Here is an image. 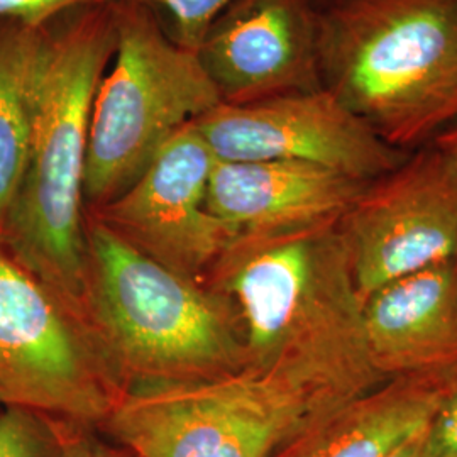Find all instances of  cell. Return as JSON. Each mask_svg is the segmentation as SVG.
I'll use <instances>...</instances> for the list:
<instances>
[{
    "label": "cell",
    "instance_id": "cell-4",
    "mask_svg": "<svg viewBox=\"0 0 457 457\" xmlns=\"http://www.w3.org/2000/svg\"><path fill=\"white\" fill-rule=\"evenodd\" d=\"M87 226L85 324L124 388L188 381L245 366L228 302L151 260L92 217Z\"/></svg>",
    "mask_w": 457,
    "mask_h": 457
},
{
    "label": "cell",
    "instance_id": "cell-8",
    "mask_svg": "<svg viewBox=\"0 0 457 457\" xmlns=\"http://www.w3.org/2000/svg\"><path fill=\"white\" fill-rule=\"evenodd\" d=\"M361 303L396 278L457 258V166L437 147L371 181L339 220Z\"/></svg>",
    "mask_w": 457,
    "mask_h": 457
},
{
    "label": "cell",
    "instance_id": "cell-11",
    "mask_svg": "<svg viewBox=\"0 0 457 457\" xmlns=\"http://www.w3.org/2000/svg\"><path fill=\"white\" fill-rule=\"evenodd\" d=\"M317 0H234L196 56L222 104L245 105L322 88Z\"/></svg>",
    "mask_w": 457,
    "mask_h": 457
},
{
    "label": "cell",
    "instance_id": "cell-6",
    "mask_svg": "<svg viewBox=\"0 0 457 457\" xmlns=\"http://www.w3.org/2000/svg\"><path fill=\"white\" fill-rule=\"evenodd\" d=\"M220 97L196 53L179 46L162 17L136 2L115 4V51L92 104L85 212L124 194L162 147Z\"/></svg>",
    "mask_w": 457,
    "mask_h": 457
},
{
    "label": "cell",
    "instance_id": "cell-23",
    "mask_svg": "<svg viewBox=\"0 0 457 457\" xmlns=\"http://www.w3.org/2000/svg\"><path fill=\"white\" fill-rule=\"evenodd\" d=\"M317 2H319V4H322V2H326V0H317Z\"/></svg>",
    "mask_w": 457,
    "mask_h": 457
},
{
    "label": "cell",
    "instance_id": "cell-2",
    "mask_svg": "<svg viewBox=\"0 0 457 457\" xmlns=\"http://www.w3.org/2000/svg\"><path fill=\"white\" fill-rule=\"evenodd\" d=\"M205 287L232 309L245 362L307 361L351 396L385 381L370 361L339 222L236 237Z\"/></svg>",
    "mask_w": 457,
    "mask_h": 457
},
{
    "label": "cell",
    "instance_id": "cell-7",
    "mask_svg": "<svg viewBox=\"0 0 457 457\" xmlns=\"http://www.w3.org/2000/svg\"><path fill=\"white\" fill-rule=\"evenodd\" d=\"M124 386L80 317L0 239V407L105 424Z\"/></svg>",
    "mask_w": 457,
    "mask_h": 457
},
{
    "label": "cell",
    "instance_id": "cell-5",
    "mask_svg": "<svg viewBox=\"0 0 457 457\" xmlns=\"http://www.w3.org/2000/svg\"><path fill=\"white\" fill-rule=\"evenodd\" d=\"M349 400L315 366L278 358L202 379L132 385L104 425L136 457H275Z\"/></svg>",
    "mask_w": 457,
    "mask_h": 457
},
{
    "label": "cell",
    "instance_id": "cell-12",
    "mask_svg": "<svg viewBox=\"0 0 457 457\" xmlns=\"http://www.w3.org/2000/svg\"><path fill=\"white\" fill-rule=\"evenodd\" d=\"M371 181L300 162H215L207 209L230 236L339 222Z\"/></svg>",
    "mask_w": 457,
    "mask_h": 457
},
{
    "label": "cell",
    "instance_id": "cell-19",
    "mask_svg": "<svg viewBox=\"0 0 457 457\" xmlns=\"http://www.w3.org/2000/svg\"><path fill=\"white\" fill-rule=\"evenodd\" d=\"M425 457H457V385L427 425Z\"/></svg>",
    "mask_w": 457,
    "mask_h": 457
},
{
    "label": "cell",
    "instance_id": "cell-16",
    "mask_svg": "<svg viewBox=\"0 0 457 457\" xmlns=\"http://www.w3.org/2000/svg\"><path fill=\"white\" fill-rule=\"evenodd\" d=\"M60 420L31 410L0 407V457H62Z\"/></svg>",
    "mask_w": 457,
    "mask_h": 457
},
{
    "label": "cell",
    "instance_id": "cell-22",
    "mask_svg": "<svg viewBox=\"0 0 457 457\" xmlns=\"http://www.w3.org/2000/svg\"><path fill=\"white\" fill-rule=\"evenodd\" d=\"M425 430H427V427L422 432L410 437L405 444H402L388 457H425Z\"/></svg>",
    "mask_w": 457,
    "mask_h": 457
},
{
    "label": "cell",
    "instance_id": "cell-15",
    "mask_svg": "<svg viewBox=\"0 0 457 457\" xmlns=\"http://www.w3.org/2000/svg\"><path fill=\"white\" fill-rule=\"evenodd\" d=\"M48 26L0 19V224L29 158L34 105Z\"/></svg>",
    "mask_w": 457,
    "mask_h": 457
},
{
    "label": "cell",
    "instance_id": "cell-20",
    "mask_svg": "<svg viewBox=\"0 0 457 457\" xmlns=\"http://www.w3.org/2000/svg\"><path fill=\"white\" fill-rule=\"evenodd\" d=\"M80 425L62 422L63 432V456L62 457H122L115 454V451L107 445L87 437L79 432Z\"/></svg>",
    "mask_w": 457,
    "mask_h": 457
},
{
    "label": "cell",
    "instance_id": "cell-21",
    "mask_svg": "<svg viewBox=\"0 0 457 457\" xmlns=\"http://www.w3.org/2000/svg\"><path fill=\"white\" fill-rule=\"evenodd\" d=\"M432 145L457 166V124L441 132Z\"/></svg>",
    "mask_w": 457,
    "mask_h": 457
},
{
    "label": "cell",
    "instance_id": "cell-1",
    "mask_svg": "<svg viewBox=\"0 0 457 457\" xmlns=\"http://www.w3.org/2000/svg\"><path fill=\"white\" fill-rule=\"evenodd\" d=\"M114 51L115 5L71 12L49 24L29 158L0 224L11 256L83 322L88 128L98 83Z\"/></svg>",
    "mask_w": 457,
    "mask_h": 457
},
{
    "label": "cell",
    "instance_id": "cell-10",
    "mask_svg": "<svg viewBox=\"0 0 457 457\" xmlns=\"http://www.w3.org/2000/svg\"><path fill=\"white\" fill-rule=\"evenodd\" d=\"M215 162L190 122L162 147L124 194L85 217L102 222L177 275L205 287L234 241L207 209Z\"/></svg>",
    "mask_w": 457,
    "mask_h": 457
},
{
    "label": "cell",
    "instance_id": "cell-3",
    "mask_svg": "<svg viewBox=\"0 0 457 457\" xmlns=\"http://www.w3.org/2000/svg\"><path fill=\"white\" fill-rule=\"evenodd\" d=\"M317 58L322 88L390 146L457 124V0H326Z\"/></svg>",
    "mask_w": 457,
    "mask_h": 457
},
{
    "label": "cell",
    "instance_id": "cell-13",
    "mask_svg": "<svg viewBox=\"0 0 457 457\" xmlns=\"http://www.w3.org/2000/svg\"><path fill=\"white\" fill-rule=\"evenodd\" d=\"M362 326L370 361L383 379L457 366V258L370 295Z\"/></svg>",
    "mask_w": 457,
    "mask_h": 457
},
{
    "label": "cell",
    "instance_id": "cell-18",
    "mask_svg": "<svg viewBox=\"0 0 457 457\" xmlns=\"http://www.w3.org/2000/svg\"><path fill=\"white\" fill-rule=\"evenodd\" d=\"M119 2L120 0H0V19L31 26H48L71 12L109 7Z\"/></svg>",
    "mask_w": 457,
    "mask_h": 457
},
{
    "label": "cell",
    "instance_id": "cell-9",
    "mask_svg": "<svg viewBox=\"0 0 457 457\" xmlns=\"http://www.w3.org/2000/svg\"><path fill=\"white\" fill-rule=\"evenodd\" d=\"M194 126L217 162H300L375 181L409 158L326 88L245 105L219 104Z\"/></svg>",
    "mask_w": 457,
    "mask_h": 457
},
{
    "label": "cell",
    "instance_id": "cell-14",
    "mask_svg": "<svg viewBox=\"0 0 457 457\" xmlns=\"http://www.w3.org/2000/svg\"><path fill=\"white\" fill-rule=\"evenodd\" d=\"M457 385V366L396 376L345 402L275 457H388L422 432Z\"/></svg>",
    "mask_w": 457,
    "mask_h": 457
},
{
    "label": "cell",
    "instance_id": "cell-17",
    "mask_svg": "<svg viewBox=\"0 0 457 457\" xmlns=\"http://www.w3.org/2000/svg\"><path fill=\"white\" fill-rule=\"evenodd\" d=\"M162 17L170 37L192 53L204 43L215 19L234 0H136Z\"/></svg>",
    "mask_w": 457,
    "mask_h": 457
}]
</instances>
